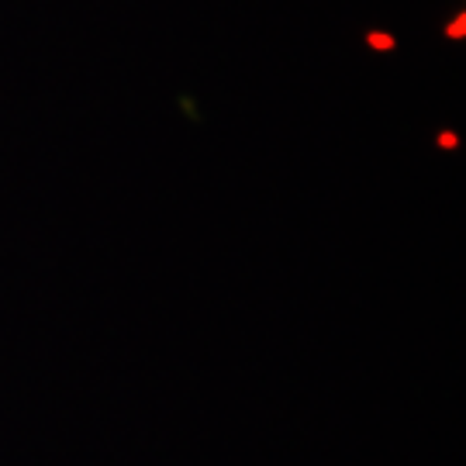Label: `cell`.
<instances>
[{"label":"cell","instance_id":"1","mask_svg":"<svg viewBox=\"0 0 466 466\" xmlns=\"http://www.w3.org/2000/svg\"><path fill=\"white\" fill-rule=\"evenodd\" d=\"M367 49H380V52H394L398 49V38L394 35H387V32H367Z\"/></svg>","mask_w":466,"mask_h":466},{"label":"cell","instance_id":"2","mask_svg":"<svg viewBox=\"0 0 466 466\" xmlns=\"http://www.w3.org/2000/svg\"><path fill=\"white\" fill-rule=\"evenodd\" d=\"M463 21H466V15L460 11V15H456V21H450V25H446V38H450V42H460V38H463Z\"/></svg>","mask_w":466,"mask_h":466},{"label":"cell","instance_id":"3","mask_svg":"<svg viewBox=\"0 0 466 466\" xmlns=\"http://www.w3.org/2000/svg\"><path fill=\"white\" fill-rule=\"evenodd\" d=\"M456 146H460V138H456V132H442L439 135V149H456Z\"/></svg>","mask_w":466,"mask_h":466}]
</instances>
